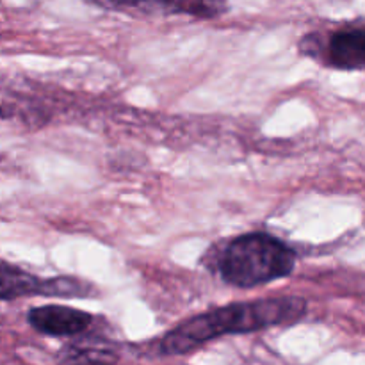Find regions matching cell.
Wrapping results in <instances>:
<instances>
[{
	"mask_svg": "<svg viewBox=\"0 0 365 365\" xmlns=\"http://www.w3.org/2000/svg\"><path fill=\"white\" fill-rule=\"evenodd\" d=\"M298 48L335 70H365V27L339 29L330 32L324 41L319 34H309Z\"/></svg>",
	"mask_w": 365,
	"mask_h": 365,
	"instance_id": "277c9868",
	"label": "cell"
},
{
	"mask_svg": "<svg viewBox=\"0 0 365 365\" xmlns=\"http://www.w3.org/2000/svg\"><path fill=\"white\" fill-rule=\"evenodd\" d=\"M106 11L138 16L185 14L200 20H214L228 11V0H84Z\"/></svg>",
	"mask_w": 365,
	"mask_h": 365,
	"instance_id": "5b68a950",
	"label": "cell"
},
{
	"mask_svg": "<svg viewBox=\"0 0 365 365\" xmlns=\"http://www.w3.org/2000/svg\"><path fill=\"white\" fill-rule=\"evenodd\" d=\"M27 296H46V298H93L96 296L95 285L75 277L39 278L21 267L0 262V298L4 303Z\"/></svg>",
	"mask_w": 365,
	"mask_h": 365,
	"instance_id": "3957f363",
	"label": "cell"
},
{
	"mask_svg": "<svg viewBox=\"0 0 365 365\" xmlns=\"http://www.w3.org/2000/svg\"><path fill=\"white\" fill-rule=\"evenodd\" d=\"M294 250L266 232H248L228 241L216 257V269L225 284L253 289L291 277L296 267Z\"/></svg>",
	"mask_w": 365,
	"mask_h": 365,
	"instance_id": "7a4b0ae2",
	"label": "cell"
},
{
	"mask_svg": "<svg viewBox=\"0 0 365 365\" xmlns=\"http://www.w3.org/2000/svg\"><path fill=\"white\" fill-rule=\"evenodd\" d=\"M93 321L95 317L89 312L64 305L34 307L27 312L29 327L45 337H77L93 327Z\"/></svg>",
	"mask_w": 365,
	"mask_h": 365,
	"instance_id": "8992f818",
	"label": "cell"
},
{
	"mask_svg": "<svg viewBox=\"0 0 365 365\" xmlns=\"http://www.w3.org/2000/svg\"><path fill=\"white\" fill-rule=\"evenodd\" d=\"M309 303L299 296H278L217 307L185 319L159 341V355L182 356L223 335H246L267 328L296 324L307 316Z\"/></svg>",
	"mask_w": 365,
	"mask_h": 365,
	"instance_id": "6da1fadb",
	"label": "cell"
}]
</instances>
